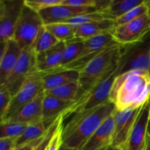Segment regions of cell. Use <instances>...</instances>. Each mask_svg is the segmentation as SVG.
<instances>
[{
    "label": "cell",
    "instance_id": "cell-5",
    "mask_svg": "<svg viewBox=\"0 0 150 150\" xmlns=\"http://www.w3.org/2000/svg\"><path fill=\"white\" fill-rule=\"evenodd\" d=\"M125 46L117 70V76L131 70L150 72V32L141 42Z\"/></svg>",
    "mask_w": 150,
    "mask_h": 150
},
{
    "label": "cell",
    "instance_id": "cell-22",
    "mask_svg": "<svg viewBox=\"0 0 150 150\" xmlns=\"http://www.w3.org/2000/svg\"><path fill=\"white\" fill-rule=\"evenodd\" d=\"M54 124V123L51 124L45 122L42 120L38 123L27 125L22 136L16 140V148L40 139L48 132L50 127Z\"/></svg>",
    "mask_w": 150,
    "mask_h": 150
},
{
    "label": "cell",
    "instance_id": "cell-13",
    "mask_svg": "<svg viewBox=\"0 0 150 150\" xmlns=\"http://www.w3.org/2000/svg\"><path fill=\"white\" fill-rule=\"evenodd\" d=\"M98 11L95 7H74L59 4L48 7L39 13L44 25L62 23L79 15Z\"/></svg>",
    "mask_w": 150,
    "mask_h": 150
},
{
    "label": "cell",
    "instance_id": "cell-34",
    "mask_svg": "<svg viewBox=\"0 0 150 150\" xmlns=\"http://www.w3.org/2000/svg\"><path fill=\"white\" fill-rule=\"evenodd\" d=\"M62 125L61 127L58 130V131L56 133V134L53 137L52 140H51L47 150H59L62 144Z\"/></svg>",
    "mask_w": 150,
    "mask_h": 150
},
{
    "label": "cell",
    "instance_id": "cell-31",
    "mask_svg": "<svg viewBox=\"0 0 150 150\" xmlns=\"http://www.w3.org/2000/svg\"><path fill=\"white\" fill-rule=\"evenodd\" d=\"M62 0H24V4L39 13L48 7L61 4Z\"/></svg>",
    "mask_w": 150,
    "mask_h": 150
},
{
    "label": "cell",
    "instance_id": "cell-41",
    "mask_svg": "<svg viewBox=\"0 0 150 150\" xmlns=\"http://www.w3.org/2000/svg\"><path fill=\"white\" fill-rule=\"evenodd\" d=\"M147 135H148V136H149V137L150 138V121H149V126H148Z\"/></svg>",
    "mask_w": 150,
    "mask_h": 150
},
{
    "label": "cell",
    "instance_id": "cell-24",
    "mask_svg": "<svg viewBox=\"0 0 150 150\" xmlns=\"http://www.w3.org/2000/svg\"><path fill=\"white\" fill-rule=\"evenodd\" d=\"M44 26L60 42H67L75 38L77 26L66 23H50Z\"/></svg>",
    "mask_w": 150,
    "mask_h": 150
},
{
    "label": "cell",
    "instance_id": "cell-38",
    "mask_svg": "<svg viewBox=\"0 0 150 150\" xmlns=\"http://www.w3.org/2000/svg\"><path fill=\"white\" fill-rule=\"evenodd\" d=\"M145 3H146V7H147V15L150 17V0H146Z\"/></svg>",
    "mask_w": 150,
    "mask_h": 150
},
{
    "label": "cell",
    "instance_id": "cell-14",
    "mask_svg": "<svg viewBox=\"0 0 150 150\" xmlns=\"http://www.w3.org/2000/svg\"><path fill=\"white\" fill-rule=\"evenodd\" d=\"M0 49V85H1L14 69L23 50L13 39L1 42Z\"/></svg>",
    "mask_w": 150,
    "mask_h": 150
},
{
    "label": "cell",
    "instance_id": "cell-10",
    "mask_svg": "<svg viewBox=\"0 0 150 150\" xmlns=\"http://www.w3.org/2000/svg\"><path fill=\"white\" fill-rule=\"evenodd\" d=\"M24 0H1L0 1V41L6 42L13 39L15 29Z\"/></svg>",
    "mask_w": 150,
    "mask_h": 150
},
{
    "label": "cell",
    "instance_id": "cell-6",
    "mask_svg": "<svg viewBox=\"0 0 150 150\" xmlns=\"http://www.w3.org/2000/svg\"><path fill=\"white\" fill-rule=\"evenodd\" d=\"M43 73L37 71L26 79L18 92L13 96L8 109L0 122L10 120L22 108L43 92Z\"/></svg>",
    "mask_w": 150,
    "mask_h": 150
},
{
    "label": "cell",
    "instance_id": "cell-37",
    "mask_svg": "<svg viewBox=\"0 0 150 150\" xmlns=\"http://www.w3.org/2000/svg\"><path fill=\"white\" fill-rule=\"evenodd\" d=\"M144 150H150V138L149 137L148 135H147V138H146V146H145V148Z\"/></svg>",
    "mask_w": 150,
    "mask_h": 150
},
{
    "label": "cell",
    "instance_id": "cell-4",
    "mask_svg": "<svg viewBox=\"0 0 150 150\" xmlns=\"http://www.w3.org/2000/svg\"><path fill=\"white\" fill-rule=\"evenodd\" d=\"M43 26L44 23L39 13L24 4L16 24L13 40L22 50L33 48Z\"/></svg>",
    "mask_w": 150,
    "mask_h": 150
},
{
    "label": "cell",
    "instance_id": "cell-33",
    "mask_svg": "<svg viewBox=\"0 0 150 150\" xmlns=\"http://www.w3.org/2000/svg\"><path fill=\"white\" fill-rule=\"evenodd\" d=\"M62 4L74 7H95L96 8V0H62Z\"/></svg>",
    "mask_w": 150,
    "mask_h": 150
},
{
    "label": "cell",
    "instance_id": "cell-35",
    "mask_svg": "<svg viewBox=\"0 0 150 150\" xmlns=\"http://www.w3.org/2000/svg\"><path fill=\"white\" fill-rule=\"evenodd\" d=\"M16 139H0V150H14L16 148Z\"/></svg>",
    "mask_w": 150,
    "mask_h": 150
},
{
    "label": "cell",
    "instance_id": "cell-25",
    "mask_svg": "<svg viewBox=\"0 0 150 150\" xmlns=\"http://www.w3.org/2000/svg\"><path fill=\"white\" fill-rule=\"evenodd\" d=\"M64 43L65 50L61 67H64L77 59L81 55L84 49V40L75 38L70 40L64 42Z\"/></svg>",
    "mask_w": 150,
    "mask_h": 150
},
{
    "label": "cell",
    "instance_id": "cell-23",
    "mask_svg": "<svg viewBox=\"0 0 150 150\" xmlns=\"http://www.w3.org/2000/svg\"><path fill=\"white\" fill-rule=\"evenodd\" d=\"M79 82H73L50 90L44 91L45 95L64 100L66 101H76L79 94Z\"/></svg>",
    "mask_w": 150,
    "mask_h": 150
},
{
    "label": "cell",
    "instance_id": "cell-7",
    "mask_svg": "<svg viewBox=\"0 0 150 150\" xmlns=\"http://www.w3.org/2000/svg\"><path fill=\"white\" fill-rule=\"evenodd\" d=\"M117 76L116 72L76 101V103L64 114L63 121L75 113L92 109L110 100V94Z\"/></svg>",
    "mask_w": 150,
    "mask_h": 150
},
{
    "label": "cell",
    "instance_id": "cell-36",
    "mask_svg": "<svg viewBox=\"0 0 150 150\" xmlns=\"http://www.w3.org/2000/svg\"><path fill=\"white\" fill-rule=\"evenodd\" d=\"M45 134H46V133H45ZM45 135H44L42 137H41L40 139H38V140L33 141V142H29V143L26 144L22 145V146H18V147L16 148V149L15 150H34V149H35V148L36 147V146H38L41 142H42V140L43 139Z\"/></svg>",
    "mask_w": 150,
    "mask_h": 150
},
{
    "label": "cell",
    "instance_id": "cell-19",
    "mask_svg": "<svg viewBox=\"0 0 150 150\" xmlns=\"http://www.w3.org/2000/svg\"><path fill=\"white\" fill-rule=\"evenodd\" d=\"M114 28L115 24L114 21L108 19L90 22L76 26L75 38L86 40L98 35L111 33Z\"/></svg>",
    "mask_w": 150,
    "mask_h": 150
},
{
    "label": "cell",
    "instance_id": "cell-43",
    "mask_svg": "<svg viewBox=\"0 0 150 150\" xmlns=\"http://www.w3.org/2000/svg\"><path fill=\"white\" fill-rule=\"evenodd\" d=\"M125 150H128V149H125Z\"/></svg>",
    "mask_w": 150,
    "mask_h": 150
},
{
    "label": "cell",
    "instance_id": "cell-44",
    "mask_svg": "<svg viewBox=\"0 0 150 150\" xmlns=\"http://www.w3.org/2000/svg\"><path fill=\"white\" fill-rule=\"evenodd\" d=\"M14 150H15V149H14Z\"/></svg>",
    "mask_w": 150,
    "mask_h": 150
},
{
    "label": "cell",
    "instance_id": "cell-39",
    "mask_svg": "<svg viewBox=\"0 0 150 150\" xmlns=\"http://www.w3.org/2000/svg\"><path fill=\"white\" fill-rule=\"evenodd\" d=\"M105 150H123L122 149H120V148H118V147H116V146H111V145H110L109 146H108V147L105 149Z\"/></svg>",
    "mask_w": 150,
    "mask_h": 150
},
{
    "label": "cell",
    "instance_id": "cell-15",
    "mask_svg": "<svg viewBox=\"0 0 150 150\" xmlns=\"http://www.w3.org/2000/svg\"><path fill=\"white\" fill-rule=\"evenodd\" d=\"M64 50V42H59L47 51L36 54L38 71L46 73L59 68L62 64Z\"/></svg>",
    "mask_w": 150,
    "mask_h": 150
},
{
    "label": "cell",
    "instance_id": "cell-18",
    "mask_svg": "<svg viewBox=\"0 0 150 150\" xmlns=\"http://www.w3.org/2000/svg\"><path fill=\"white\" fill-rule=\"evenodd\" d=\"M75 103L76 101H66L45 94L42 102V121L53 124Z\"/></svg>",
    "mask_w": 150,
    "mask_h": 150
},
{
    "label": "cell",
    "instance_id": "cell-16",
    "mask_svg": "<svg viewBox=\"0 0 150 150\" xmlns=\"http://www.w3.org/2000/svg\"><path fill=\"white\" fill-rule=\"evenodd\" d=\"M114 131V114L104 121L81 150H100L108 147L111 144Z\"/></svg>",
    "mask_w": 150,
    "mask_h": 150
},
{
    "label": "cell",
    "instance_id": "cell-12",
    "mask_svg": "<svg viewBox=\"0 0 150 150\" xmlns=\"http://www.w3.org/2000/svg\"><path fill=\"white\" fill-rule=\"evenodd\" d=\"M150 121V100L141 107L137 116L128 142V150H144L146 146L148 126Z\"/></svg>",
    "mask_w": 150,
    "mask_h": 150
},
{
    "label": "cell",
    "instance_id": "cell-11",
    "mask_svg": "<svg viewBox=\"0 0 150 150\" xmlns=\"http://www.w3.org/2000/svg\"><path fill=\"white\" fill-rule=\"evenodd\" d=\"M140 108H131L114 113V131L111 146L125 150Z\"/></svg>",
    "mask_w": 150,
    "mask_h": 150
},
{
    "label": "cell",
    "instance_id": "cell-8",
    "mask_svg": "<svg viewBox=\"0 0 150 150\" xmlns=\"http://www.w3.org/2000/svg\"><path fill=\"white\" fill-rule=\"evenodd\" d=\"M37 71L36 53L34 48L23 50L14 69L1 85H4L13 96L18 92L26 79Z\"/></svg>",
    "mask_w": 150,
    "mask_h": 150
},
{
    "label": "cell",
    "instance_id": "cell-40",
    "mask_svg": "<svg viewBox=\"0 0 150 150\" xmlns=\"http://www.w3.org/2000/svg\"><path fill=\"white\" fill-rule=\"evenodd\" d=\"M59 150H79V149H72V148H69L67 147V146H64L63 144H62L61 147H60Z\"/></svg>",
    "mask_w": 150,
    "mask_h": 150
},
{
    "label": "cell",
    "instance_id": "cell-21",
    "mask_svg": "<svg viewBox=\"0 0 150 150\" xmlns=\"http://www.w3.org/2000/svg\"><path fill=\"white\" fill-rule=\"evenodd\" d=\"M145 0H111L105 8L98 10L108 20L114 21L132 9L144 3Z\"/></svg>",
    "mask_w": 150,
    "mask_h": 150
},
{
    "label": "cell",
    "instance_id": "cell-29",
    "mask_svg": "<svg viewBox=\"0 0 150 150\" xmlns=\"http://www.w3.org/2000/svg\"><path fill=\"white\" fill-rule=\"evenodd\" d=\"M105 19L103 15L99 11L92 12V13H86V14L79 15V16H75L72 18L68 19L62 23H69L75 26H79V25L85 24V23H90V22L97 21H101Z\"/></svg>",
    "mask_w": 150,
    "mask_h": 150
},
{
    "label": "cell",
    "instance_id": "cell-20",
    "mask_svg": "<svg viewBox=\"0 0 150 150\" xmlns=\"http://www.w3.org/2000/svg\"><path fill=\"white\" fill-rule=\"evenodd\" d=\"M43 73L44 91L53 89L73 82H79L80 76L79 72L76 70H59Z\"/></svg>",
    "mask_w": 150,
    "mask_h": 150
},
{
    "label": "cell",
    "instance_id": "cell-32",
    "mask_svg": "<svg viewBox=\"0 0 150 150\" xmlns=\"http://www.w3.org/2000/svg\"><path fill=\"white\" fill-rule=\"evenodd\" d=\"M13 95L4 85H0V118L2 120L9 108Z\"/></svg>",
    "mask_w": 150,
    "mask_h": 150
},
{
    "label": "cell",
    "instance_id": "cell-3",
    "mask_svg": "<svg viewBox=\"0 0 150 150\" xmlns=\"http://www.w3.org/2000/svg\"><path fill=\"white\" fill-rule=\"evenodd\" d=\"M125 48V45H117L105 50L96 56L79 72L80 89L76 101L117 72Z\"/></svg>",
    "mask_w": 150,
    "mask_h": 150
},
{
    "label": "cell",
    "instance_id": "cell-30",
    "mask_svg": "<svg viewBox=\"0 0 150 150\" xmlns=\"http://www.w3.org/2000/svg\"><path fill=\"white\" fill-rule=\"evenodd\" d=\"M63 124V116H61L58 118V120L54 122V124L51 126L46 133V134L44 136L42 142L34 149V150H47L48 146H49L50 143H51V140H52L53 137L54 135L56 134L59 127H61L62 125Z\"/></svg>",
    "mask_w": 150,
    "mask_h": 150
},
{
    "label": "cell",
    "instance_id": "cell-28",
    "mask_svg": "<svg viewBox=\"0 0 150 150\" xmlns=\"http://www.w3.org/2000/svg\"><path fill=\"white\" fill-rule=\"evenodd\" d=\"M145 1L142 4L139 5L138 7H135V8L132 9L130 11L126 13L125 14L122 16L121 17L118 18L116 20H114V24H115V27L121 26V25L125 24V23H129L130 21H133L135 19L146 14L147 13V7H146Z\"/></svg>",
    "mask_w": 150,
    "mask_h": 150
},
{
    "label": "cell",
    "instance_id": "cell-26",
    "mask_svg": "<svg viewBox=\"0 0 150 150\" xmlns=\"http://www.w3.org/2000/svg\"><path fill=\"white\" fill-rule=\"evenodd\" d=\"M60 41L57 40L52 34L45 29V26L42 27L33 45V48L36 54L47 51L58 44Z\"/></svg>",
    "mask_w": 150,
    "mask_h": 150
},
{
    "label": "cell",
    "instance_id": "cell-17",
    "mask_svg": "<svg viewBox=\"0 0 150 150\" xmlns=\"http://www.w3.org/2000/svg\"><path fill=\"white\" fill-rule=\"evenodd\" d=\"M45 92H42L29 103L22 108L8 121L29 125L38 123L42 120V102Z\"/></svg>",
    "mask_w": 150,
    "mask_h": 150
},
{
    "label": "cell",
    "instance_id": "cell-1",
    "mask_svg": "<svg viewBox=\"0 0 150 150\" xmlns=\"http://www.w3.org/2000/svg\"><path fill=\"white\" fill-rule=\"evenodd\" d=\"M116 111L115 105L108 100L95 108L73 114L68 122L62 125V144L81 150L97 129Z\"/></svg>",
    "mask_w": 150,
    "mask_h": 150
},
{
    "label": "cell",
    "instance_id": "cell-2",
    "mask_svg": "<svg viewBox=\"0 0 150 150\" xmlns=\"http://www.w3.org/2000/svg\"><path fill=\"white\" fill-rule=\"evenodd\" d=\"M109 100L117 111L140 108L150 100V72L131 70L116 76Z\"/></svg>",
    "mask_w": 150,
    "mask_h": 150
},
{
    "label": "cell",
    "instance_id": "cell-27",
    "mask_svg": "<svg viewBox=\"0 0 150 150\" xmlns=\"http://www.w3.org/2000/svg\"><path fill=\"white\" fill-rule=\"evenodd\" d=\"M0 123H1L0 139L13 138V139H18L22 136L27 127L26 125L11 121H6Z\"/></svg>",
    "mask_w": 150,
    "mask_h": 150
},
{
    "label": "cell",
    "instance_id": "cell-42",
    "mask_svg": "<svg viewBox=\"0 0 150 150\" xmlns=\"http://www.w3.org/2000/svg\"><path fill=\"white\" fill-rule=\"evenodd\" d=\"M106 148H103V149H100V150H105V149H106Z\"/></svg>",
    "mask_w": 150,
    "mask_h": 150
},
{
    "label": "cell",
    "instance_id": "cell-9",
    "mask_svg": "<svg viewBox=\"0 0 150 150\" xmlns=\"http://www.w3.org/2000/svg\"><path fill=\"white\" fill-rule=\"evenodd\" d=\"M150 32V17L147 13L125 24L117 26L111 34L120 45H129L143 40Z\"/></svg>",
    "mask_w": 150,
    "mask_h": 150
}]
</instances>
